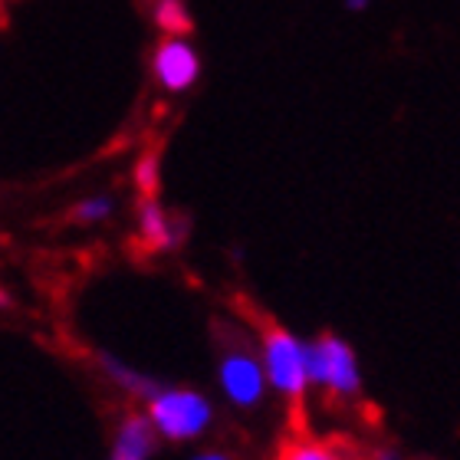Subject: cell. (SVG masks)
I'll return each mask as SVG.
<instances>
[{"label": "cell", "instance_id": "obj_1", "mask_svg": "<svg viewBox=\"0 0 460 460\" xmlns=\"http://www.w3.org/2000/svg\"><path fill=\"white\" fill-rule=\"evenodd\" d=\"M148 418H152L155 431L168 438V441L181 444L201 438L214 421V408L201 392L191 388H164L148 398Z\"/></svg>", "mask_w": 460, "mask_h": 460}, {"label": "cell", "instance_id": "obj_2", "mask_svg": "<svg viewBox=\"0 0 460 460\" xmlns=\"http://www.w3.org/2000/svg\"><path fill=\"white\" fill-rule=\"evenodd\" d=\"M260 352H263L270 385L277 388V394L287 398L289 408L303 421V398H306V388H309L306 365H303V342L293 332H287L283 326H267L263 329Z\"/></svg>", "mask_w": 460, "mask_h": 460}, {"label": "cell", "instance_id": "obj_3", "mask_svg": "<svg viewBox=\"0 0 460 460\" xmlns=\"http://www.w3.org/2000/svg\"><path fill=\"white\" fill-rule=\"evenodd\" d=\"M217 382L221 392L234 408H257L267 398V365L263 352H253L250 345H224L221 362H217Z\"/></svg>", "mask_w": 460, "mask_h": 460}, {"label": "cell", "instance_id": "obj_4", "mask_svg": "<svg viewBox=\"0 0 460 460\" xmlns=\"http://www.w3.org/2000/svg\"><path fill=\"white\" fill-rule=\"evenodd\" d=\"M155 86L162 93H188V89L201 79V53L194 49V43L188 37H168L164 33L152 49L148 59Z\"/></svg>", "mask_w": 460, "mask_h": 460}, {"label": "cell", "instance_id": "obj_5", "mask_svg": "<svg viewBox=\"0 0 460 460\" xmlns=\"http://www.w3.org/2000/svg\"><path fill=\"white\" fill-rule=\"evenodd\" d=\"M323 342L329 352V394L332 398H355L362 388V375H358L352 345L339 336H323Z\"/></svg>", "mask_w": 460, "mask_h": 460}, {"label": "cell", "instance_id": "obj_6", "mask_svg": "<svg viewBox=\"0 0 460 460\" xmlns=\"http://www.w3.org/2000/svg\"><path fill=\"white\" fill-rule=\"evenodd\" d=\"M155 424L148 414H128L122 418L109 460H148L155 451Z\"/></svg>", "mask_w": 460, "mask_h": 460}, {"label": "cell", "instance_id": "obj_7", "mask_svg": "<svg viewBox=\"0 0 460 460\" xmlns=\"http://www.w3.org/2000/svg\"><path fill=\"white\" fill-rule=\"evenodd\" d=\"M138 234H142V243L148 250H172L181 237L174 230L168 211L158 204V198H142V204H138Z\"/></svg>", "mask_w": 460, "mask_h": 460}, {"label": "cell", "instance_id": "obj_8", "mask_svg": "<svg viewBox=\"0 0 460 460\" xmlns=\"http://www.w3.org/2000/svg\"><path fill=\"white\" fill-rule=\"evenodd\" d=\"M99 365L106 368V375L115 382V388H125V392H132V394H142L145 402H148L152 394L162 392V385L155 382V378H148V375H142V372H135V368L122 365L119 358H112V355H99Z\"/></svg>", "mask_w": 460, "mask_h": 460}, {"label": "cell", "instance_id": "obj_9", "mask_svg": "<svg viewBox=\"0 0 460 460\" xmlns=\"http://www.w3.org/2000/svg\"><path fill=\"white\" fill-rule=\"evenodd\" d=\"M152 23L168 37H188L194 30L191 10L184 7V0H155Z\"/></svg>", "mask_w": 460, "mask_h": 460}, {"label": "cell", "instance_id": "obj_10", "mask_svg": "<svg viewBox=\"0 0 460 460\" xmlns=\"http://www.w3.org/2000/svg\"><path fill=\"white\" fill-rule=\"evenodd\" d=\"M135 188L142 198H158V191H162V158H158V152H145L135 162Z\"/></svg>", "mask_w": 460, "mask_h": 460}, {"label": "cell", "instance_id": "obj_11", "mask_svg": "<svg viewBox=\"0 0 460 460\" xmlns=\"http://www.w3.org/2000/svg\"><path fill=\"white\" fill-rule=\"evenodd\" d=\"M303 365H306V378L316 388H329V352L326 342H303Z\"/></svg>", "mask_w": 460, "mask_h": 460}, {"label": "cell", "instance_id": "obj_12", "mask_svg": "<svg viewBox=\"0 0 460 460\" xmlns=\"http://www.w3.org/2000/svg\"><path fill=\"white\" fill-rule=\"evenodd\" d=\"M115 211V201H112V194H89V198H83V201L73 208V221L76 224H102L109 221Z\"/></svg>", "mask_w": 460, "mask_h": 460}, {"label": "cell", "instance_id": "obj_13", "mask_svg": "<svg viewBox=\"0 0 460 460\" xmlns=\"http://www.w3.org/2000/svg\"><path fill=\"white\" fill-rule=\"evenodd\" d=\"M283 460H336V454L326 444H296L283 454Z\"/></svg>", "mask_w": 460, "mask_h": 460}, {"label": "cell", "instance_id": "obj_14", "mask_svg": "<svg viewBox=\"0 0 460 460\" xmlns=\"http://www.w3.org/2000/svg\"><path fill=\"white\" fill-rule=\"evenodd\" d=\"M342 7L349 10V13H365V10L372 7V0H342Z\"/></svg>", "mask_w": 460, "mask_h": 460}, {"label": "cell", "instance_id": "obj_15", "mask_svg": "<svg viewBox=\"0 0 460 460\" xmlns=\"http://www.w3.org/2000/svg\"><path fill=\"white\" fill-rule=\"evenodd\" d=\"M191 460H230V457H227V454L208 451V454H198V457H191Z\"/></svg>", "mask_w": 460, "mask_h": 460}, {"label": "cell", "instance_id": "obj_16", "mask_svg": "<svg viewBox=\"0 0 460 460\" xmlns=\"http://www.w3.org/2000/svg\"><path fill=\"white\" fill-rule=\"evenodd\" d=\"M378 460H402V457H398L394 451H382V454H378Z\"/></svg>", "mask_w": 460, "mask_h": 460}]
</instances>
